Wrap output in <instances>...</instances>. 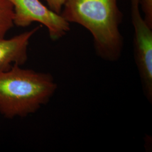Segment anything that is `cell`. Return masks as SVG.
<instances>
[{
	"mask_svg": "<svg viewBox=\"0 0 152 152\" xmlns=\"http://www.w3.org/2000/svg\"><path fill=\"white\" fill-rule=\"evenodd\" d=\"M60 15L91 33L100 59L108 62L120 59L124 46L120 30L124 15L118 0H66Z\"/></svg>",
	"mask_w": 152,
	"mask_h": 152,
	"instance_id": "cell-1",
	"label": "cell"
},
{
	"mask_svg": "<svg viewBox=\"0 0 152 152\" xmlns=\"http://www.w3.org/2000/svg\"><path fill=\"white\" fill-rule=\"evenodd\" d=\"M57 88L50 73L12 65L0 71V114L9 119L33 114L49 103Z\"/></svg>",
	"mask_w": 152,
	"mask_h": 152,
	"instance_id": "cell-2",
	"label": "cell"
},
{
	"mask_svg": "<svg viewBox=\"0 0 152 152\" xmlns=\"http://www.w3.org/2000/svg\"><path fill=\"white\" fill-rule=\"evenodd\" d=\"M140 0H130L131 21L134 27V60L143 94L152 103V28L141 14Z\"/></svg>",
	"mask_w": 152,
	"mask_h": 152,
	"instance_id": "cell-3",
	"label": "cell"
},
{
	"mask_svg": "<svg viewBox=\"0 0 152 152\" xmlns=\"http://www.w3.org/2000/svg\"><path fill=\"white\" fill-rule=\"evenodd\" d=\"M14 11V24L26 27L37 22L47 28L50 38L57 41L70 31V23L60 14L42 4L39 0H10Z\"/></svg>",
	"mask_w": 152,
	"mask_h": 152,
	"instance_id": "cell-4",
	"label": "cell"
},
{
	"mask_svg": "<svg viewBox=\"0 0 152 152\" xmlns=\"http://www.w3.org/2000/svg\"><path fill=\"white\" fill-rule=\"evenodd\" d=\"M39 28L37 26L11 38L0 39V71L15 64L22 66L26 63L30 40Z\"/></svg>",
	"mask_w": 152,
	"mask_h": 152,
	"instance_id": "cell-5",
	"label": "cell"
},
{
	"mask_svg": "<svg viewBox=\"0 0 152 152\" xmlns=\"http://www.w3.org/2000/svg\"><path fill=\"white\" fill-rule=\"evenodd\" d=\"M14 11L10 0H0V39L14 25Z\"/></svg>",
	"mask_w": 152,
	"mask_h": 152,
	"instance_id": "cell-6",
	"label": "cell"
},
{
	"mask_svg": "<svg viewBox=\"0 0 152 152\" xmlns=\"http://www.w3.org/2000/svg\"><path fill=\"white\" fill-rule=\"evenodd\" d=\"M140 9L144 13V19L152 28V0H140Z\"/></svg>",
	"mask_w": 152,
	"mask_h": 152,
	"instance_id": "cell-7",
	"label": "cell"
},
{
	"mask_svg": "<svg viewBox=\"0 0 152 152\" xmlns=\"http://www.w3.org/2000/svg\"><path fill=\"white\" fill-rule=\"evenodd\" d=\"M46 1L51 10L60 14L66 0H46Z\"/></svg>",
	"mask_w": 152,
	"mask_h": 152,
	"instance_id": "cell-8",
	"label": "cell"
}]
</instances>
